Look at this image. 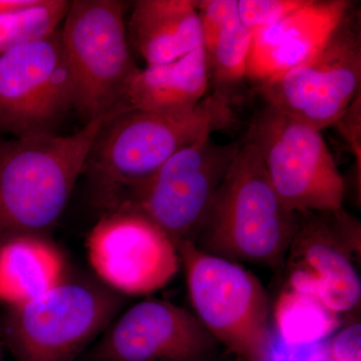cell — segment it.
Segmentation results:
<instances>
[{"instance_id": "277c9868", "label": "cell", "mask_w": 361, "mask_h": 361, "mask_svg": "<svg viewBox=\"0 0 361 361\" xmlns=\"http://www.w3.org/2000/svg\"><path fill=\"white\" fill-rule=\"evenodd\" d=\"M125 299L99 280L66 278L0 318L4 348L14 361H75L102 336Z\"/></svg>"}, {"instance_id": "3957f363", "label": "cell", "mask_w": 361, "mask_h": 361, "mask_svg": "<svg viewBox=\"0 0 361 361\" xmlns=\"http://www.w3.org/2000/svg\"><path fill=\"white\" fill-rule=\"evenodd\" d=\"M299 214L275 193L257 149L249 142L221 183L195 245L234 262L281 267L295 235Z\"/></svg>"}, {"instance_id": "30bf717a", "label": "cell", "mask_w": 361, "mask_h": 361, "mask_svg": "<svg viewBox=\"0 0 361 361\" xmlns=\"http://www.w3.org/2000/svg\"><path fill=\"white\" fill-rule=\"evenodd\" d=\"M97 280L121 295H148L164 288L180 268L177 246L141 214L104 213L87 239Z\"/></svg>"}, {"instance_id": "ac0fdd59", "label": "cell", "mask_w": 361, "mask_h": 361, "mask_svg": "<svg viewBox=\"0 0 361 361\" xmlns=\"http://www.w3.org/2000/svg\"><path fill=\"white\" fill-rule=\"evenodd\" d=\"M276 334L289 345L322 343L338 327L337 313L314 297L299 292H283L274 310Z\"/></svg>"}, {"instance_id": "7402d4cb", "label": "cell", "mask_w": 361, "mask_h": 361, "mask_svg": "<svg viewBox=\"0 0 361 361\" xmlns=\"http://www.w3.org/2000/svg\"><path fill=\"white\" fill-rule=\"evenodd\" d=\"M327 351L331 361H361V326L360 323L341 330Z\"/></svg>"}, {"instance_id": "2e32d148", "label": "cell", "mask_w": 361, "mask_h": 361, "mask_svg": "<svg viewBox=\"0 0 361 361\" xmlns=\"http://www.w3.org/2000/svg\"><path fill=\"white\" fill-rule=\"evenodd\" d=\"M70 276L65 254L42 234H20L0 242V304L20 305Z\"/></svg>"}, {"instance_id": "d4e9b609", "label": "cell", "mask_w": 361, "mask_h": 361, "mask_svg": "<svg viewBox=\"0 0 361 361\" xmlns=\"http://www.w3.org/2000/svg\"><path fill=\"white\" fill-rule=\"evenodd\" d=\"M4 353H6V348H4V341H2L1 332H0V361H4Z\"/></svg>"}, {"instance_id": "e0dca14e", "label": "cell", "mask_w": 361, "mask_h": 361, "mask_svg": "<svg viewBox=\"0 0 361 361\" xmlns=\"http://www.w3.org/2000/svg\"><path fill=\"white\" fill-rule=\"evenodd\" d=\"M130 28L147 66L174 61L203 47L196 1H135Z\"/></svg>"}, {"instance_id": "484cf974", "label": "cell", "mask_w": 361, "mask_h": 361, "mask_svg": "<svg viewBox=\"0 0 361 361\" xmlns=\"http://www.w3.org/2000/svg\"><path fill=\"white\" fill-rule=\"evenodd\" d=\"M235 361H238V360H235Z\"/></svg>"}, {"instance_id": "d6986e66", "label": "cell", "mask_w": 361, "mask_h": 361, "mask_svg": "<svg viewBox=\"0 0 361 361\" xmlns=\"http://www.w3.org/2000/svg\"><path fill=\"white\" fill-rule=\"evenodd\" d=\"M252 37L253 33L242 25L236 13L212 42L204 45L209 82L212 80L216 92L229 94V87L246 78Z\"/></svg>"}, {"instance_id": "4fadbf2b", "label": "cell", "mask_w": 361, "mask_h": 361, "mask_svg": "<svg viewBox=\"0 0 361 361\" xmlns=\"http://www.w3.org/2000/svg\"><path fill=\"white\" fill-rule=\"evenodd\" d=\"M357 226L342 211L299 214L286 260L291 290L314 297L332 312L360 303L361 283L350 254Z\"/></svg>"}, {"instance_id": "9c48e42d", "label": "cell", "mask_w": 361, "mask_h": 361, "mask_svg": "<svg viewBox=\"0 0 361 361\" xmlns=\"http://www.w3.org/2000/svg\"><path fill=\"white\" fill-rule=\"evenodd\" d=\"M361 42L349 13L322 51L304 65L260 84L268 106L322 130L360 94Z\"/></svg>"}, {"instance_id": "7a4b0ae2", "label": "cell", "mask_w": 361, "mask_h": 361, "mask_svg": "<svg viewBox=\"0 0 361 361\" xmlns=\"http://www.w3.org/2000/svg\"><path fill=\"white\" fill-rule=\"evenodd\" d=\"M106 118L71 135L40 133L0 146V242L42 234L61 217Z\"/></svg>"}, {"instance_id": "7c38bea8", "label": "cell", "mask_w": 361, "mask_h": 361, "mask_svg": "<svg viewBox=\"0 0 361 361\" xmlns=\"http://www.w3.org/2000/svg\"><path fill=\"white\" fill-rule=\"evenodd\" d=\"M218 345L193 313L149 298L116 317L85 361H215Z\"/></svg>"}, {"instance_id": "5b68a950", "label": "cell", "mask_w": 361, "mask_h": 361, "mask_svg": "<svg viewBox=\"0 0 361 361\" xmlns=\"http://www.w3.org/2000/svg\"><path fill=\"white\" fill-rule=\"evenodd\" d=\"M196 313L209 334L238 361H269V301L257 277L239 263L178 243Z\"/></svg>"}, {"instance_id": "9a60e30c", "label": "cell", "mask_w": 361, "mask_h": 361, "mask_svg": "<svg viewBox=\"0 0 361 361\" xmlns=\"http://www.w3.org/2000/svg\"><path fill=\"white\" fill-rule=\"evenodd\" d=\"M208 85L206 54L201 47L174 61L137 68L128 82L120 114L188 110L206 97Z\"/></svg>"}, {"instance_id": "44dd1931", "label": "cell", "mask_w": 361, "mask_h": 361, "mask_svg": "<svg viewBox=\"0 0 361 361\" xmlns=\"http://www.w3.org/2000/svg\"><path fill=\"white\" fill-rule=\"evenodd\" d=\"M240 23L252 33L302 6L304 0H236Z\"/></svg>"}, {"instance_id": "52a82bcc", "label": "cell", "mask_w": 361, "mask_h": 361, "mask_svg": "<svg viewBox=\"0 0 361 361\" xmlns=\"http://www.w3.org/2000/svg\"><path fill=\"white\" fill-rule=\"evenodd\" d=\"M245 141L257 149L275 193L288 210L342 209L344 180L322 130L267 104L252 120Z\"/></svg>"}, {"instance_id": "cb8c5ba5", "label": "cell", "mask_w": 361, "mask_h": 361, "mask_svg": "<svg viewBox=\"0 0 361 361\" xmlns=\"http://www.w3.org/2000/svg\"><path fill=\"white\" fill-rule=\"evenodd\" d=\"M32 0H0V16L28 6Z\"/></svg>"}, {"instance_id": "5bb4252c", "label": "cell", "mask_w": 361, "mask_h": 361, "mask_svg": "<svg viewBox=\"0 0 361 361\" xmlns=\"http://www.w3.org/2000/svg\"><path fill=\"white\" fill-rule=\"evenodd\" d=\"M345 0H304L302 6L254 32L246 77L259 85L308 63L349 13Z\"/></svg>"}, {"instance_id": "6da1fadb", "label": "cell", "mask_w": 361, "mask_h": 361, "mask_svg": "<svg viewBox=\"0 0 361 361\" xmlns=\"http://www.w3.org/2000/svg\"><path fill=\"white\" fill-rule=\"evenodd\" d=\"M235 121L229 94L216 90L188 110L129 111L108 121L85 165L97 205L116 210L178 152Z\"/></svg>"}, {"instance_id": "ffe728a7", "label": "cell", "mask_w": 361, "mask_h": 361, "mask_svg": "<svg viewBox=\"0 0 361 361\" xmlns=\"http://www.w3.org/2000/svg\"><path fill=\"white\" fill-rule=\"evenodd\" d=\"M71 1L32 0L28 6L0 16V56L4 52L51 37L65 20Z\"/></svg>"}, {"instance_id": "8fae6325", "label": "cell", "mask_w": 361, "mask_h": 361, "mask_svg": "<svg viewBox=\"0 0 361 361\" xmlns=\"http://www.w3.org/2000/svg\"><path fill=\"white\" fill-rule=\"evenodd\" d=\"M71 106L73 82L61 32L0 56V129L16 137L49 133Z\"/></svg>"}, {"instance_id": "603a6c76", "label": "cell", "mask_w": 361, "mask_h": 361, "mask_svg": "<svg viewBox=\"0 0 361 361\" xmlns=\"http://www.w3.org/2000/svg\"><path fill=\"white\" fill-rule=\"evenodd\" d=\"M360 94L355 99L348 110L343 114L334 125L338 126L344 139L353 149V155L357 159L360 170Z\"/></svg>"}, {"instance_id": "8992f818", "label": "cell", "mask_w": 361, "mask_h": 361, "mask_svg": "<svg viewBox=\"0 0 361 361\" xmlns=\"http://www.w3.org/2000/svg\"><path fill=\"white\" fill-rule=\"evenodd\" d=\"M61 44L70 70L73 108L87 123L106 122L120 114L130 78L137 71L130 56L122 2L71 1Z\"/></svg>"}, {"instance_id": "ba28073f", "label": "cell", "mask_w": 361, "mask_h": 361, "mask_svg": "<svg viewBox=\"0 0 361 361\" xmlns=\"http://www.w3.org/2000/svg\"><path fill=\"white\" fill-rule=\"evenodd\" d=\"M240 145H221L207 137L183 149L130 192L116 211L141 214L167 233L176 245L194 242Z\"/></svg>"}]
</instances>
